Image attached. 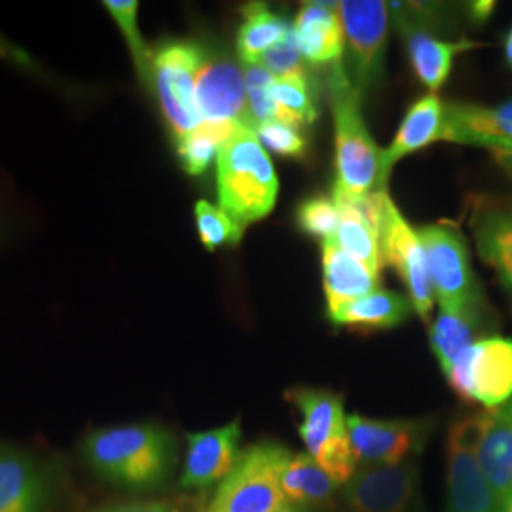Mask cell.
Listing matches in <instances>:
<instances>
[{
    "label": "cell",
    "instance_id": "cell-1",
    "mask_svg": "<svg viewBox=\"0 0 512 512\" xmlns=\"http://www.w3.org/2000/svg\"><path fill=\"white\" fill-rule=\"evenodd\" d=\"M84 456L105 480L131 490H152L173 469L175 442L156 423L118 425L92 433L84 444Z\"/></svg>",
    "mask_w": 512,
    "mask_h": 512
},
{
    "label": "cell",
    "instance_id": "cell-2",
    "mask_svg": "<svg viewBox=\"0 0 512 512\" xmlns=\"http://www.w3.org/2000/svg\"><path fill=\"white\" fill-rule=\"evenodd\" d=\"M329 99L336 129V184L332 198L366 200L378 190L380 154L363 118V97L355 92L342 61L330 65Z\"/></svg>",
    "mask_w": 512,
    "mask_h": 512
},
{
    "label": "cell",
    "instance_id": "cell-3",
    "mask_svg": "<svg viewBox=\"0 0 512 512\" xmlns=\"http://www.w3.org/2000/svg\"><path fill=\"white\" fill-rule=\"evenodd\" d=\"M217 192L220 209L243 230L272 213L279 181L274 164L253 129L241 126L220 148Z\"/></svg>",
    "mask_w": 512,
    "mask_h": 512
},
{
    "label": "cell",
    "instance_id": "cell-4",
    "mask_svg": "<svg viewBox=\"0 0 512 512\" xmlns=\"http://www.w3.org/2000/svg\"><path fill=\"white\" fill-rule=\"evenodd\" d=\"M285 399L300 414L298 433L308 454L338 486H346L357 473L359 461L349 442L342 397L329 389L293 387Z\"/></svg>",
    "mask_w": 512,
    "mask_h": 512
},
{
    "label": "cell",
    "instance_id": "cell-5",
    "mask_svg": "<svg viewBox=\"0 0 512 512\" xmlns=\"http://www.w3.org/2000/svg\"><path fill=\"white\" fill-rule=\"evenodd\" d=\"M291 450L279 442H258L243 450L238 465L217 488L205 512H275L287 503L281 467Z\"/></svg>",
    "mask_w": 512,
    "mask_h": 512
},
{
    "label": "cell",
    "instance_id": "cell-6",
    "mask_svg": "<svg viewBox=\"0 0 512 512\" xmlns=\"http://www.w3.org/2000/svg\"><path fill=\"white\" fill-rule=\"evenodd\" d=\"M370 203L378 228L382 262L393 266L395 272L401 275L414 311L423 321H427L433 311L435 296L427 274V258L418 230H414L410 222L404 219L387 190L372 192Z\"/></svg>",
    "mask_w": 512,
    "mask_h": 512
},
{
    "label": "cell",
    "instance_id": "cell-7",
    "mask_svg": "<svg viewBox=\"0 0 512 512\" xmlns=\"http://www.w3.org/2000/svg\"><path fill=\"white\" fill-rule=\"evenodd\" d=\"M202 57V46L190 40L167 42L152 54L150 76L154 90L177 141L203 122L196 103V74Z\"/></svg>",
    "mask_w": 512,
    "mask_h": 512
},
{
    "label": "cell",
    "instance_id": "cell-8",
    "mask_svg": "<svg viewBox=\"0 0 512 512\" xmlns=\"http://www.w3.org/2000/svg\"><path fill=\"white\" fill-rule=\"evenodd\" d=\"M444 376L463 401L494 410L512 399V340L490 334L465 349Z\"/></svg>",
    "mask_w": 512,
    "mask_h": 512
},
{
    "label": "cell",
    "instance_id": "cell-9",
    "mask_svg": "<svg viewBox=\"0 0 512 512\" xmlns=\"http://www.w3.org/2000/svg\"><path fill=\"white\" fill-rule=\"evenodd\" d=\"M427 274L440 308L484 302L486 296L476 279L469 245L456 228L448 224H427L418 230Z\"/></svg>",
    "mask_w": 512,
    "mask_h": 512
},
{
    "label": "cell",
    "instance_id": "cell-10",
    "mask_svg": "<svg viewBox=\"0 0 512 512\" xmlns=\"http://www.w3.org/2000/svg\"><path fill=\"white\" fill-rule=\"evenodd\" d=\"M346 48L342 67L361 97L378 82L384 69L389 8L380 0L340 2Z\"/></svg>",
    "mask_w": 512,
    "mask_h": 512
},
{
    "label": "cell",
    "instance_id": "cell-11",
    "mask_svg": "<svg viewBox=\"0 0 512 512\" xmlns=\"http://www.w3.org/2000/svg\"><path fill=\"white\" fill-rule=\"evenodd\" d=\"M395 16L414 71L427 86V90L437 95L452 73L454 57L475 48V44L469 40H442L435 37L431 31V23L435 19L431 18V10H427V6L406 4L404 8V4H399V8L395 6Z\"/></svg>",
    "mask_w": 512,
    "mask_h": 512
},
{
    "label": "cell",
    "instance_id": "cell-12",
    "mask_svg": "<svg viewBox=\"0 0 512 512\" xmlns=\"http://www.w3.org/2000/svg\"><path fill=\"white\" fill-rule=\"evenodd\" d=\"M418 465H361L344 488L349 512H410L418 495Z\"/></svg>",
    "mask_w": 512,
    "mask_h": 512
},
{
    "label": "cell",
    "instance_id": "cell-13",
    "mask_svg": "<svg viewBox=\"0 0 512 512\" xmlns=\"http://www.w3.org/2000/svg\"><path fill=\"white\" fill-rule=\"evenodd\" d=\"M478 418L456 421L448 435L446 512H499L475 456Z\"/></svg>",
    "mask_w": 512,
    "mask_h": 512
},
{
    "label": "cell",
    "instance_id": "cell-14",
    "mask_svg": "<svg viewBox=\"0 0 512 512\" xmlns=\"http://www.w3.org/2000/svg\"><path fill=\"white\" fill-rule=\"evenodd\" d=\"M196 103L203 120L236 122L253 129L245 74L226 55L203 50L202 65L196 74Z\"/></svg>",
    "mask_w": 512,
    "mask_h": 512
},
{
    "label": "cell",
    "instance_id": "cell-15",
    "mask_svg": "<svg viewBox=\"0 0 512 512\" xmlns=\"http://www.w3.org/2000/svg\"><path fill=\"white\" fill-rule=\"evenodd\" d=\"M349 442L359 465H395L420 450L427 423L416 420H376L348 416Z\"/></svg>",
    "mask_w": 512,
    "mask_h": 512
},
{
    "label": "cell",
    "instance_id": "cell-16",
    "mask_svg": "<svg viewBox=\"0 0 512 512\" xmlns=\"http://www.w3.org/2000/svg\"><path fill=\"white\" fill-rule=\"evenodd\" d=\"M241 435L238 420L217 429L188 433L181 475L184 490H209L230 475L243 454Z\"/></svg>",
    "mask_w": 512,
    "mask_h": 512
},
{
    "label": "cell",
    "instance_id": "cell-17",
    "mask_svg": "<svg viewBox=\"0 0 512 512\" xmlns=\"http://www.w3.org/2000/svg\"><path fill=\"white\" fill-rule=\"evenodd\" d=\"M476 418V463L494 495L497 509L505 512L512 495V399Z\"/></svg>",
    "mask_w": 512,
    "mask_h": 512
},
{
    "label": "cell",
    "instance_id": "cell-18",
    "mask_svg": "<svg viewBox=\"0 0 512 512\" xmlns=\"http://www.w3.org/2000/svg\"><path fill=\"white\" fill-rule=\"evenodd\" d=\"M440 141L490 148L494 154H512V99L495 107L444 103Z\"/></svg>",
    "mask_w": 512,
    "mask_h": 512
},
{
    "label": "cell",
    "instance_id": "cell-19",
    "mask_svg": "<svg viewBox=\"0 0 512 512\" xmlns=\"http://www.w3.org/2000/svg\"><path fill=\"white\" fill-rule=\"evenodd\" d=\"M298 50L308 65H334L342 61L346 33L340 2H306L293 23Z\"/></svg>",
    "mask_w": 512,
    "mask_h": 512
},
{
    "label": "cell",
    "instance_id": "cell-20",
    "mask_svg": "<svg viewBox=\"0 0 512 512\" xmlns=\"http://www.w3.org/2000/svg\"><path fill=\"white\" fill-rule=\"evenodd\" d=\"M492 311L488 302H473L452 308H440L439 317L429 329V344L442 372H446L467 348L480 338L490 336Z\"/></svg>",
    "mask_w": 512,
    "mask_h": 512
},
{
    "label": "cell",
    "instance_id": "cell-21",
    "mask_svg": "<svg viewBox=\"0 0 512 512\" xmlns=\"http://www.w3.org/2000/svg\"><path fill=\"white\" fill-rule=\"evenodd\" d=\"M476 251L494 270L512 304V205L480 203L471 215Z\"/></svg>",
    "mask_w": 512,
    "mask_h": 512
},
{
    "label": "cell",
    "instance_id": "cell-22",
    "mask_svg": "<svg viewBox=\"0 0 512 512\" xmlns=\"http://www.w3.org/2000/svg\"><path fill=\"white\" fill-rule=\"evenodd\" d=\"M444 128V103L435 93H429L416 101L404 116L403 124L397 131L391 145L380 154V183L378 190H385V181L391 169L403 160L404 156L418 152L440 141Z\"/></svg>",
    "mask_w": 512,
    "mask_h": 512
},
{
    "label": "cell",
    "instance_id": "cell-23",
    "mask_svg": "<svg viewBox=\"0 0 512 512\" xmlns=\"http://www.w3.org/2000/svg\"><path fill=\"white\" fill-rule=\"evenodd\" d=\"M46 482L33 459L0 446V512H42Z\"/></svg>",
    "mask_w": 512,
    "mask_h": 512
},
{
    "label": "cell",
    "instance_id": "cell-24",
    "mask_svg": "<svg viewBox=\"0 0 512 512\" xmlns=\"http://www.w3.org/2000/svg\"><path fill=\"white\" fill-rule=\"evenodd\" d=\"M323 285L329 310L382 289L380 275L342 251L334 241L323 243Z\"/></svg>",
    "mask_w": 512,
    "mask_h": 512
},
{
    "label": "cell",
    "instance_id": "cell-25",
    "mask_svg": "<svg viewBox=\"0 0 512 512\" xmlns=\"http://www.w3.org/2000/svg\"><path fill=\"white\" fill-rule=\"evenodd\" d=\"M279 482L287 503L302 511L327 507L338 486L310 454L296 452H289L283 461Z\"/></svg>",
    "mask_w": 512,
    "mask_h": 512
},
{
    "label": "cell",
    "instance_id": "cell-26",
    "mask_svg": "<svg viewBox=\"0 0 512 512\" xmlns=\"http://www.w3.org/2000/svg\"><path fill=\"white\" fill-rule=\"evenodd\" d=\"M340 205L342 219L334 243L348 255L363 262L374 274L382 270V253L378 241V228L372 213L370 196L366 200H336Z\"/></svg>",
    "mask_w": 512,
    "mask_h": 512
},
{
    "label": "cell",
    "instance_id": "cell-27",
    "mask_svg": "<svg viewBox=\"0 0 512 512\" xmlns=\"http://www.w3.org/2000/svg\"><path fill=\"white\" fill-rule=\"evenodd\" d=\"M414 306L408 296L378 289L374 293L351 300L329 310L330 321L353 329H391L404 323Z\"/></svg>",
    "mask_w": 512,
    "mask_h": 512
},
{
    "label": "cell",
    "instance_id": "cell-28",
    "mask_svg": "<svg viewBox=\"0 0 512 512\" xmlns=\"http://www.w3.org/2000/svg\"><path fill=\"white\" fill-rule=\"evenodd\" d=\"M291 23L266 4H247L238 33V55L245 65H258L268 50L291 31Z\"/></svg>",
    "mask_w": 512,
    "mask_h": 512
},
{
    "label": "cell",
    "instance_id": "cell-29",
    "mask_svg": "<svg viewBox=\"0 0 512 512\" xmlns=\"http://www.w3.org/2000/svg\"><path fill=\"white\" fill-rule=\"evenodd\" d=\"M241 128L236 122H213L203 120L183 139L177 141V152L181 165L188 175H203L213 160L219 158L220 148Z\"/></svg>",
    "mask_w": 512,
    "mask_h": 512
},
{
    "label": "cell",
    "instance_id": "cell-30",
    "mask_svg": "<svg viewBox=\"0 0 512 512\" xmlns=\"http://www.w3.org/2000/svg\"><path fill=\"white\" fill-rule=\"evenodd\" d=\"M274 101L277 118L294 128H306L317 120V105L308 74L275 78Z\"/></svg>",
    "mask_w": 512,
    "mask_h": 512
},
{
    "label": "cell",
    "instance_id": "cell-31",
    "mask_svg": "<svg viewBox=\"0 0 512 512\" xmlns=\"http://www.w3.org/2000/svg\"><path fill=\"white\" fill-rule=\"evenodd\" d=\"M196 226L207 251H217L222 245H238L243 238V228L232 219L219 205L202 202L196 203Z\"/></svg>",
    "mask_w": 512,
    "mask_h": 512
},
{
    "label": "cell",
    "instance_id": "cell-32",
    "mask_svg": "<svg viewBox=\"0 0 512 512\" xmlns=\"http://www.w3.org/2000/svg\"><path fill=\"white\" fill-rule=\"evenodd\" d=\"M105 8L109 10L110 16L124 33L128 40L129 50L133 55V61L137 65V71L141 74L143 80L150 78V63H152V54L147 50V44L141 37L139 23H137V12H139V2L135 0H107Z\"/></svg>",
    "mask_w": 512,
    "mask_h": 512
},
{
    "label": "cell",
    "instance_id": "cell-33",
    "mask_svg": "<svg viewBox=\"0 0 512 512\" xmlns=\"http://www.w3.org/2000/svg\"><path fill=\"white\" fill-rule=\"evenodd\" d=\"M340 219H342L340 205L334 202V198H327V196H315L300 203L296 213L298 226L313 238L323 239V243L334 241Z\"/></svg>",
    "mask_w": 512,
    "mask_h": 512
},
{
    "label": "cell",
    "instance_id": "cell-34",
    "mask_svg": "<svg viewBox=\"0 0 512 512\" xmlns=\"http://www.w3.org/2000/svg\"><path fill=\"white\" fill-rule=\"evenodd\" d=\"M275 76L262 65H247L245 69V93L253 120V129L262 122L275 120L277 109L274 101Z\"/></svg>",
    "mask_w": 512,
    "mask_h": 512
},
{
    "label": "cell",
    "instance_id": "cell-35",
    "mask_svg": "<svg viewBox=\"0 0 512 512\" xmlns=\"http://www.w3.org/2000/svg\"><path fill=\"white\" fill-rule=\"evenodd\" d=\"M253 131L262 147L272 150L279 156L302 158L306 154L308 145L302 135V129L294 128L291 124H285L281 120H268L255 126Z\"/></svg>",
    "mask_w": 512,
    "mask_h": 512
},
{
    "label": "cell",
    "instance_id": "cell-36",
    "mask_svg": "<svg viewBox=\"0 0 512 512\" xmlns=\"http://www.w3.org/2000/svg\"><path fill=\"white\" fill-rule=\"evenodd\" d=\"M264 69H268L275 78H289L298 74H308V63L300 54L293 27L291 31L275 44L272 50H268L260 63Z\"/></svg>",
    "mask_w": 512,
    "mask_h": 512
},
{
    "label": "cell",
    "instance_id": "cell-37",
    "mask_svg": "<svg viewBox=\"0 0 512 512\" xmlns=\"http://www.w3.org/2000/svg\"><path fill=\"white\" fill-rule=\"evenodd\" d=\"M95 512H181L179 507L167 501H156V499H137V501H124L107 505Z\"/></svg>",
    "mask_w": 512,
    "mask_h": 512
},
{
    "label": "cell",
    "instance_id": "cell-38",
    "mask_svg": "<svg viewBox=\"0 0 512 512\" xmlns=\"http://www.w3.org/2000/svg\"><path fill=\"white\" fill-rule=\"evenodd\" d=\"M494 8L495 2H488V0L469 4V14H471L473 23H484V21H488L490 16L494 14Z\"/></svg>",
    "mask_w": 512,
    "mask_h": 512
},
{
    "label": "cell",
    "instance_id": "cell-39",
    "mask_svg": "<svg viewBox=\"0 0 512 512\" xmlns=\"http://www.w3.org/2000/svg\"><path fill=\"white\" fill-rule=\"evenodd\" d=\"M495 158H497L501 167L507 171V175L511 177L512 181V154H495Z\"/></svg>",
    "mask_w": 512,
    "mask_h": 512
},
{
    "label": "cell",
    "instance_id": "cell-40",
    "mask_svg": "<svg viewBox=\"0 0 512 512\" xmlns=\"http://www.w3.org/2000/svg\"><path fill=\"white\" fill-rule=\"evenodd\" d=\"M505 54H507V61H509L512 69V27L509 31V37H507V44H505Z\"/></svg>",
    "mask_w": 512,
    "mask_h": 512
},
{
    "label": "cell",
    "instance_id": "cell-41",
    "mask_svg": "<svg viewBox=\"0 0 512 512\" xmlns=\"http://www.w3.org/2000/svg\"><path fill=\"white\" fill-rule=\"evenodd\" d=\"M275 512H306L302 511V509H298V507H294V505H285L283 509H279V511Z\"/></svg>",
    "mask_w": 512,
    "mask_h": 512
},
{
    "label": "cell",
    "instance_id": "cell-42",
    "mask_svg": "<svg viewBox=\"0 0 512 512\" xmlns=\"http://www.w3.org/2000/svg\"><path fill=\"white\" fill-rule=\"evenodd\" d=\"M505 512H512V495L511 499H509V503H507V509H505Z\"/></svg>",
    "mask_w": 512,
    "mask_h": 512
}]
</instances>
